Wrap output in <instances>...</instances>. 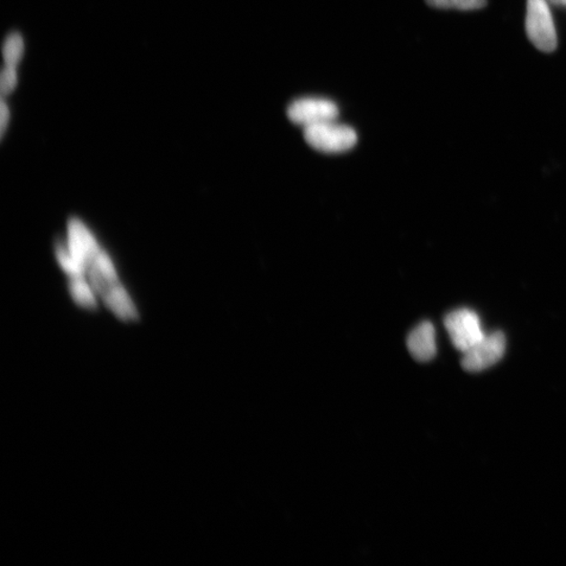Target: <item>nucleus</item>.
<instances>
[{
	"instance_id": "f257e3e1",
	"label": "nucleus",
	"mask_w": 566,
	"mask_h": 566,
	"mask_svg": "<svg viewBox=\"0 0 566 566\" xmlns=\"http://www.w3.org/2000/svg\"><path fill=\"white\" fill-rule=\"evenodd\" d=\"M67 245L95 295L102 299L106 307L121 320H138L136 304L121 283L111 257L99 246L85 222L76 218L68 220Z\"/></svg>"
},
{
	"instance_id": "f03ea898",
	"label": "nucleus",
	"mask_w": 566,
	"mask_h": 566,
	"mask_svg": "<svg viewBox=\"0 0 566 566\" xmlns=\"http://www.w3.org/2000/svg\"><path fill=\"white\" fill-rule=\"evenodd\" d=\"M526 31L534 47L544 53H553L558 37L548 0H527Z\"/></svg>"
},
{
	"instance_id": "7ed1b4c3",
	"label": "nucleus",
	"mask_w": 566,
	"mask_h": 566,
	"mask_svg": "<svg viewBox=\"0 0 566 566\" xmlns=\"http://www.w3.org/2000/svg\"><path fill=\"white\" fill-rule=\"evenodd\" d=\"M303 135L310 148L324 154H341L352 149L358 141L357 132L352 127L336 121L305 127Z\"/></svg>"
},
{
	"instance_id": "20e7f679",
	"label": "nucleus",
	"mask_w": 566,
	"mask_h": 566,
	"mask_svg": "<svg viewBox=\"0 0 566 566\" xmlns=\"http://www.w3.org/2000/svg\"><path fill=\"white\" fill-rule=\"evenodd\" d=\"M445 327L454 346L463 353L469 351L486 336L483 334L479 315L469 309L451 311L445 318Z\"/></svg>"
},
{
	"instance_id": "39448f33",
	"label": "nucleus",
	"mask_w": 566,
	"mask_h": 566,
	"mask_svg": "<svg viewBox=\"0 0 566 566\" xmlns=\"http://www.w3.org/2000/svg\"><path fill=\"white\" fill-rule=\"evenodd\" d=\"M507 346L506 336L495 332L483 337L474 346L463 353L462 365L469 373H480L487 370L504 357Z\"/></svg>"
},
{
	"instance_id": "423d86ee",
	"label": "nucleus",
	"mask_w": 566,
	"mask_h": 566,
	"mask_svg": "<svg viewBox=\"0 0 566 566\" xmlns=\"http://www.w3.org/2000/svg\"><path fill=\"white\" fill-rule=\"evenodd\" d=\"M339 108L335 102L323 98H301L289 106L288 117L292 123L310 127L336 121Z\"/></svg>"
},
{
	"instance_id": "0eeeda50",
	"label": "nucleus",
	"mask_w": 566,
	"mask_h": 566,
	"mask_svg": "<svg viewBox=\"0 0 566 566\" xmlns=\"http://www.w3.org/2000/svg\"><path fill=\"white\" fill-rule=\"evenodd\" d=\"M407 347L412 357L418 362H428L436 357V342L434 324L422 322L407 338Z\"/></svg>"
},
{
	"instance_id": "6e6552de",
	"label": "nucleus",
	"mask_w": 566,
	"mask_h": 566,
	"mask_svg": "<svg viewBox=\"0 0 566 566\" xmlns=\"http://www.w3.org/2000/svg\"><path fill=\"white\" fill-rule=\"evenodd\" d=\"M69 292L76 303L81 308L95 310L98 307L97 298L90 283L85 277L69 278Z\"/></svg>"
},
{
	"instance_id": "1a4fd4ad",
	"label": "nucleus",
	"mask_w": 566,
	"mask_h": 566,
	"mask_svg": "<svg viewBox=\"0 0 566 566\" xmlns=\"http://www.w3.org/2000/svg\"><path fill=\"white\" fill-rule=\"evenodd\" d=\"M24 44L21 34L12 33L4 44V58L5 66L17 67L23 55Z\"/></svg>"
},
{
	"instance_id": "9d476101",
	"label": "nucleus",
	"mask_w": 566,
	"mask_h": 566,
	"mask_svg": "<svg viewBox=\"0 0 566 566\" xmlns=\"http://www.w3.org/2000/svg\"><path fill=\"white\" fill-rule=\"evenodd\" d=\"M17 85V72L15 67L5 66L0 77V88L3 95H8L15 90Z\"/></svg>"
},
{
	"instance_id": "9b49d317",
	"label": "nucleus",
	"mask_w": 566,
	"mask_h": 566,
	"mask_svg": "<svg viewBox=\"0 0 566 566\" xmlns=\"http://www.w3.org/2000/svg\"><path fill=\"white\" fill-rule=\"evenodd\" d=\"M454 9L460 11H474L485 8L487 0H453Z\"/></svg>"
},
{
	"instance_id": "f8f14e48",
	"label": "nucleus",
	"mask_w": 566,
	"mask_h": 566,
	"mask_svg": "<svg viewBox=\"0 0 566 566\" xmlns=\"http://www.w3.org/2000/svg\"><path fill=\"white\" fill-rule=\"evenodd\" d=\"M10 121V111L9 107L6 106L5 102L2 101V105H0V125H2V137L4 136V132L6 130V127H8Z\"/></svg>"
},
{
	"instance_id": "ddd939ff",
	"label": "nucleus",
	"mask_w": 566,
	"mask_h": 566,
	"mask_svg": "<svg viewBox=\"0 0 566 566\" xmlns=\"http://www.w3.org/2000/svg\"><path fill=\"white\" fill-rule=\"evenodd\" d=\"M432 8L450 10L454 9L453 0H426Z\"/></svg>"
},
{
	"instance_id": "4468645a",
	"label": "nucleus",
	"mask_w": 566,
	"mask_h": 566,
	"mask_svg": "<svg viewBox=\"0 0 566 566\" xmlns=\"http://www.w3.org/2000/svg\"><path fill=\"white\" fill-rule=\"evenodd\" d=\"M548 2L550 4L563 6V8H566V0H548Z\"/></svg>"
}]
</instances>
